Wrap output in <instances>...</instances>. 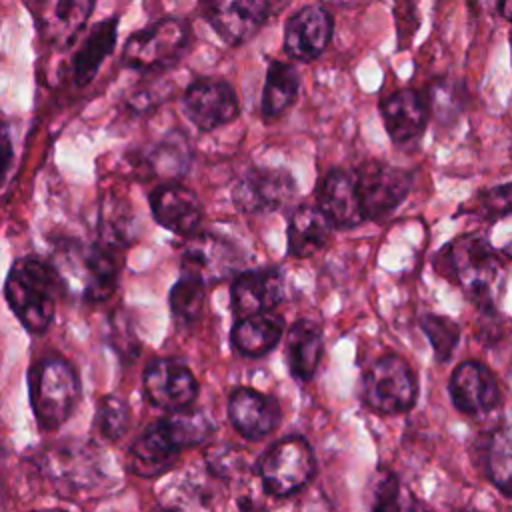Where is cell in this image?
Listing matches in <instances>:
<instances>
[{"label": "cell", "mask_w": 512, "mask_h": 512, "mask_svg": "<svg viewBox=\"0 0 512 512\" xmlns=\"http://www.w3.org/2000/svg\"><path fill=\"white\" fill-rule=\"evenodd\" d=\"M212 420L192 408L170 412L152 422L128 448L126 470L138 478H156L168 472L182 450L208 442Z\"/></svg>", "instance_id": "1"}, {"label": "cell", "mask_w": 512, "mask_h": 512, "mask_svg": "<svg viewBox=\"0 0 512 512\" xmlns=\"http://www.w3.org/2000/svg\"><path fill=\"white\" fill-rule=\"evenodd\" d=\"M62 282L48 260L20 256L4 280V298L16 320L30 334H44L54 320Z\"/></svg>", "instance_id": "2"}, {"label": "cell", "mask_w": 512, "mask_h": 512, "mask_svg": "<svg viewBox=\"0 0 512 512\" xmlns=\"http://www.w3.org/2000/svg\"><path fill=\"white\" fill-rule=\"evenodd\" d=\"M26 384L30 410L42 432L62 428L82 398L80 374L60 354H48L32 362L26 372Z\"/></svg>", "instance_id": "3"}, {"label": "cell", "mask_w": 512, "mask_h": 512, "mask_svg": "<svg viewBox=\"0 0 512 512\" xmlns=\"http://www.w3.org/2000/svg\"><path fill=\"white\" fill-rule=\"evenodd\" d=\"M444 268L480 308H494L504 290L506 260L482 234H466L450 242L444 252Z\"/></svg>", "instance_id": "4"}, {"label": "cell", "mask_w": 512, "mask_h": 512, "mask_svg": "<svg viewBox=\"0 0 512 512\" xmlns=\"http://www.w3.org/2000/svg\"><path fill=\"white\" fill-rule=\"evenodd\" d=\"M30 462L60 498H78L104 478L98 450L88 442L68 440L42 446Z\"/></svg>", "instance_id": "5"}, {"label": "cell", "mask_w": 512, "mask_h": 512, "mask_svg": "<svg viewBox=\"0 0 512 512\" xmlns=\"http://www.w3.org/2000/svg\"><path fill=\"white\" fill-rule=\"evenodd\" d=\"M62 282V288L76 286L82 300L104 302L118 286V260L112 248L98 244L70 242L58 248L54 262H50Z\"/></svg>", "instance_id": "6"}, {"label": "cell", "mask_w": 512, "mask_h": 512, "mask_svg": "<svg viewBox=\"0 0 512 512\" xmlns=\"http://www.w3.org/2000/svg\"><path fill=\"white\" fill-rule=\"evenodd\" d=\"M360 392L370 410L396 416L414 408L418 400V378L402 356L384 354L362 372Z\"/></svg>", "instance_id": "7"}, {"label": "cell", "mask_w": 512, "mask_h": 512, "mask_svg": "<svg viewBox=\"0 0 512 512\" xmlns=\"http://www.w3.org/2000/svg\"><path fill=\"white\" fill-rule=\"evenodd\" d=\"M192 32L182 18H162L128 36L122 64L136 72H156L176 64L190 48Z\"/></svg>", "instance_id": "8"}, {"label": "cell", "mask_w": 512, "mask_h": 512, "mask_svg": "<svg viewBox=\"0 0 512 512\" xmlns=\"http://www.w3.org/2000/svg\"><path fill=\"white\" fill-rule=\"evenodd\" d=\"M256 472L266 494L276 498L292 496L316 474L312 446L302 436L282 438L260 454Z\"/></svg>", "instance_id": "9"}, {"label": "cell", "mask_w": 512, "mask_h": 512, "mask_svg": "<svg viewBox=\"0 0 512 512\" xmlns=\"http://www.w3.org/2000/svg\"><path fill=\"white\" fill-rule=\"evenodd\" d=\"M354 178L364 220H380L392 214L414 182L412 172L378 160L364 162L354 170Z\"/></svg>", "instance_id": "10"}, {"label": "cell", "mask_w": 512, "mask_h": 512, "mask_svg": "<svg viewBox=\"0 0 512 512\" xmlns=\"http://www.w3.org/2000/svg\"><path fill=\"white\" fill-rule=\"evenodd\" d=\"M146 400L166 412L192 408L198 398V380L192 370L176 358H154L142 372Z\"/></svg>", "instance_id": "11"}, {"label": "cell", "mask_w": 512, "mask_h": 512, "mask_svg": "<svg viewBox=\"0 0 512 512\" xmlns=\"http://www.w3.org/2000/svg\"><path fill=\"white\" fill-rule=\"evenodd\" d=\"M296 194V182L282 168H250L232 188V202L244 214H268L284 208Z\"/></svg>", "instance_id": "12"}, {"label": "cell", "mask_w": 512, "mask_h": 512, "mask_svg": "<svg viewBox=\"0 0 512 512\" xmlns=\"http://www.w3.org/2000/svg\"><path fill=\"white\" fill-rule=\"evenodd\" d=\"M448 392L454 408L470 418H482L502 402L496 374L478 360H464L452 370Z\"/></svg>", "instance_id": "13"}, {"label": "cell", "mask_w": 512, "mask_h": 512, "mask_svg": "<svg viewBox=\"0 0 512 512\" xmlns=\"http://www.w3.org/2000/svg\"><path fill=\"white\" fill-rule=\"evenodd\" d=\"M182 108L188 120L202 132L232 122L240 112L234 88L218 78L194 80L182 96Z\"/></svg>", "instance_id": "14"}, {"label": "cell", "mask_w": 512, "mask_h": 512, "mask_svg": "<svg viewBox=\"0 0 512 512\" xmlns=\"http://www.w3.org/2000/svg\"><path fill=\"white\" fill-rule=\"evenodd\" d=\"M202 16L228 44L250 40L268 16V0H200Z\"/></svg>", "instance_id": "15"}, {"label": "cell", "mask_w": 512, "mask_h": 512, "mask_svg": "<svg viewBox=\"0 0 512 512\" xmlns=\"http://www.w3.org/2000/svg\"><path fill=\"white\" fill-rule=\"evenodd\" d=\"M94 4L96 0H32L30 12L40 38L62 48L84 30Z\"/></svg>", "instance_id": "16"}, {"label": "cell", "mask_w": 512, "mask_h": 512, "mask_svg": "<svg viewBox=\"0 0 512 512\" xmlns=\"http://www.w3.org/2000/svg\"><path fill=\"white\" fill-rule=\"evenodd\" d=\"M238 262L240 250L212 232L192 234L182 246V272L200 278L204 284L226 278Z\"/></svg>", "instance_id": "17"}, {"label": "cell", "mask_w": 512, "mask_h": 512, "mask_svg": "<svg viewBox=\"0 0 512 512\" xmlns=\"http://www.w3.org/2000/svg\"><path fill=\"white\" fill-rule=\"evenodd\" d=\"M332 32V16L322 4L302 6L284 24V52L294 60L310 62L328 48Z\"/></svg>", "instance_id": "18"}, {"label": "cell", "mask_w": 512, "mask_h": 512, "mask_svg": "<svg viewBox=\"0 0 512 512\" xmlns=\"http://www.w3.org/2000/svg\"><path fill=\"white\" fill-rule=\"evenodd\" d=\"M226 410L234 430L254 442L270 436L282 422L278 400L248 386H240L230 394Z\"/></svg>", "instance_id": "19"}, {"label": "cell", "mask_w": 512, "mask_h": 512, "mask_svg": "<svg viewBox=\"0 0 512 512\" xmlns=\"http://www.w3.org/2000/svg\"><path fill=\"white\" fill-rule=\"evenodd\" d=\"M284 298V276L278 268L244 270L230 286L232 312L238 318L272 312Z\"/></svg>", "instance_id": "20"}, {"label": "cell", "mask_w": 512, "mask_h": 512, "mask_svg": "<svg viewBox=\"0 0 512 512\" xmlns=\"http://www.w3.org/2000/svg\"><path fill=\"white\" fill-rule=\"evenodd\" d=\"M316 208L328 218L332 228H354L364 222L354 170L332 168L316 188Z\"/></svg>", "instance_id": "21"}, {"label": "cell", "mask_w": 512, "mask_h": 512, "mask_svg": "<svg viewBox=\"0 0 512 512\" xmlns=\"http://www.w3.org/2000/svg\"><path fill=\"white\" fill-rule=\"evenodd\" d=\"M380 114L390 140L396 146H410L426 130L428 102L418 90L402 88L380 102Z\"/></svg>", "instance_id": "22"}, {"label": "cell", "mask_w": 512, "mask_h": 512, "mask_svg": "<svg viewBox=\"0 0 512 512\" xmlns=\"http://www.w3.org/2000/svg\"><path fill=\"white\" fill-rule=\"evenodd\" d=\"M150 210L160 226L180 236L196 234L204 214L198 196L176 182H164L152 190Z\"/></svg>", "instance_id": "23"}, {"label": "cell", "mask_w": 512, "mask_h": 512, "mask_svg": "<svg viewBox=\"0 0 512 512\" xmlns=\"http://www.w3.org/2000/svg\"><path fill=\"white\" fill-rule=\"evenodd\" d=\"M284 320L274 312H260L238 318L230 330L232 348L250 358L266 356L284 336Z\"/></svg>", "instance_id": "24"}, {"label": "cell", "mask_w": 512, "mask_h": 512, "mask_svg": "<svg viewBox=\"0 0 512 512\" xmlns=\"http://www.w3.org/2000/svg\"><path fill=\"white\" fill-rule=\"evenodd\" d=\"M322 328L308 318L296 320L286 332V364L294 380L308 382L322 358Z\"/></svg>", "instance_id": "25"}, {"label": "cell", "mask_w": 512, "mask_h": 512, "mask_svg": "<svg viewBox=\"0 0 512 512\" xmlns=\"http://www.w3.org/2000/svg\"><path fill=\"white\" fill-rule=\"evenodd\" d=\"M116 34H118V18L116 16L98 22L86 34V38L80 42L78 50L72 56V76H74L76 86H86L94 80L102 62L114 50Z\"/></svg>", "instance_id": "26"}, {"label": "cell", "mask_w": 512, "mask_h": 512, "mask_svg": "<svg viewBox=\"0 0 512 512\" xmlns=\"http://www.w3.org/2000/svg\"><path fill=\"white\" fill-rule=\"evenodd\" d=\"M332 230L316 206H298L288 220V252L294 258H308L328 244Z\"/></svg>", "instance_id": "27"}, {"label": "cell", "mask_w": 512, "mask_h": 512, "mask_svg": "<svg viewBox=\"0 0 512 512\" xmlns=\"http://www.w3.org/2000/svg\"><path fill=\"white\" fill-rule=\"evenodd\" d=\"M298 90H300L298 70L288 62L272 60L268 64L266 80L262 88V100H260L262 118L264 120L280 118L296 102Z\"/></svg>", "instance_id": "28"}, {"label": "cell", "mask_w": 512, "mask_h": 512, "mask_svg": "<svg viewBox=\"0 0 512 512\" xmlns=\"http://www.w3.org/2000/svg\"><path fill=\"white\" fill-rule=\"evenodd\" d=\"M482 470L486 478L504 494L510 496L512 492V442H510V428L500 424L492 428L486 436L478 440Z\"/></svg>", "instance_id": "29"}, {"label": "cell", "mask_w": 512, "mask_h": 512, "mask_svg": "<svg viewBox=\"0 0 512 512\" xmlns=\"http://www.w3.org/2000/svg\"><path fill=\"white\" fill-rule=\"evenodd\" d=\"M148 170L164 178L168 182H174L176 178L184 176L190 166V146L182 132H168L164 138L146 154Z\"/></svg>", "instance_id": "30"}, {"label": "cell", "mask_w": 512, "mask_h": 512, "mask_svg": "<svg viewBox=\"0 0 512 512\" xmlns=\"http://www.w3.org/2000/svg\"><path fill=\"white\" fill-rule=\"evenodd\" d=\"M204 300H206V284L200 278L182 272V276L172 286L168 296L174 322L180 326H192L204 310Z\"/></svg>", "instance_id": "31"}, {"label": "cell", "mask_w": 512, "mask_h": 512, "mask_svg": "<svg viewBox=\"0 0 512 512\" xmlns=\"http://www.w3.org/2000/svg\"><path fill=\"white\" fill-rule=\"evenodd\" d=\"M130 426V410L126 402L114 394H104L94 412V428L96 432L108 440L118 442Z\"/></svg>", "instance_id": "32"}, {"label": "cell", "mask_w": 512, "mask_h": 512, "mask_svg": "<svg viewBox=\"0 0 512 512\" xmlns=\"http://www.w3.org/2000/svg\"><path fill=\"white\" fill-rule=\"evenodd\" d=\"M420 328L432 346L436 362H448L460 342V326L448 316L426 314L420 320Z\"/></svg>", "instance_id": "33"}, {"label": "cell", "mask_w": 512, "mask_h": 512, "mask_svg": "<svg viewBox=\"0 0 512 512\" xmlns=\"http://www.w3.org/2000/svg\"><path fill=\"white\" fill-rule=\"evenodd\" d=\"M400 492L402 488L398 476L390 470H380L372 498V512H402Z\"/></svg>", "instance_id": "34"}, {"label": "cell", "mask_w": 512, "mask_h": 512, "mask_svg": "<svg viewBox=\"0 0 512 512\" xmlns=\"http://www.w3.org/2000/svg\"><path fill=\"white\" fill-rule=\"evenodd\" d=\"M110 346L116 350V354L122 358V362H132L138 356V342L130 330L128 322H122V318H114L110 322Z\"/></svg>", "instance_id": "35"}, {"label": "cell", "mask_w": 512, "mask_h": 512, "mask_svg": "<svg viewBox=\"0 0 512 512\" xmlns=\"http://www.w3.org/2000/svg\"><path fill=\"white\" fill-rule=\"evenodd\" d=\"M480 210L486 218H504L510 212V184L490 188L480 198Z\"/></svg>", "instance_id": "36"}, {"label": "cell", "mask_w": 512, "mask_h": 512, "mask_svg": "<svg viewBox=\"0 0 512 512\" xmlns=\"http://www.w3.org/2000/svg\"><path fill=\"white\" fill-rule=\"evenodd\" d=\"M14 158V146H12V136L10 128L6 122L0 120V182L4 180L10 164Z\"/></svg>", "instance_id": "37"}, {"label": "cell", "mask_w": 512, "mask_h": 512, "mask_svg": "<svg viewBox=\"0 0 512 512\" xmlns=\"http://www.w3.org/2000/svg\"><path fill=\"white\" fill-rule=\"evenodd\" d=\"M326 6H334V8H352L356 4H360L362 0H320Z\"/></svg>", "instance_id": "38"}, {"label": "cell", "mask_w": 512, "mask_h": 512, "mask_svg": "<svg viewBox=\"0 0 512 512\" xmlns=\"http://www.w3.org/2000/svg\"><path fill=\"white\" fill-rule=\"evenodd\" d=\"M240 512H264V510L252 500H242L240 502Z\"/></svg>", "instance_id": "39"}, {"label": "cell", "mask_w": 512, "mask_h": 512, "mask_svg": "<svg viewBox=\"0 0 512 512\" xmlns=\"http://www.w3.org/2000/svg\"><path fill=\"white\" fill-rule=\"evenodd\" d=\"M500 10H502V16L508 18V0H500Z\"/></svg>", "instance_id": "40"}, {"label": "cell", "mask_w": 512, "mask_h": 512, "mask_svg": "<svg viewBox=\"0 0 512 512\" xmlns=\"http://www.w3.org/2000/svg\"><path fill=\"white\" fill-rule=\"evenodd\" d=\"M32 512H66L62 508H44V510H32Z\"/></svg>", "instance_id": "41"}, {"label": "cell", "mask_w": 512, "mask_h": 512, "mask_svg": "<svg viewBox=\"0 0 512 512\" xmlns=\"http://www.w3.org/2000/svg\"><path fill=\"white\" fill-rule=\"evenodd\" d=\"M154 512H176V510H172V508H158V510H154Z\"/></svg>", "instance_id": "42"}, {"label": "cell", "mask_w": 512, "mask_h": 512, "mask_svg": "<svg viewBox=\"0 0 512 512\" xmlns=\"http://www.w3.org/2000/svg\"><path fill=\"white\" fill-rule=\"evenodd\" d=\"M458 512H478V510H458Z\"/></svg>", "instance_id": "43"}, {"label": "cell", "mask_w": 512, "mask_h": 512, "mask_svg": "<svg viewBox=\"0 0 512 512\" xmlns=\"http://www.w3.org/2000/svg\"><path fill=\"white\" fill-rule=\"evenodd\" d=\"M424 512H428V510H424Z\"/></svg>", "instance_id": "44"}]
</instances>
